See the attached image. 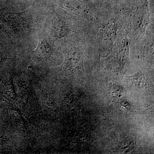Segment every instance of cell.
Wrapping results in <instances>:
<instances>
[{
	"instance_id": "2",
	"label": "cell",
	"mask_w": 154,
	"mask_h": 154,
	"mask_svg": "<svg viewBox=\"0 0 154 154\" xmlns=\"http://www.w3.org/2000/svg\"><path fill=\"white\" fill-rule=\"evenodd\" d=\"M51 29L53 35L58 38L66 37L70 31L67 23L60 17H55L54 19Z\"/></svg>"
},
{
	"instance_id": "4",
	"label": "cell",
	"mask_w": 154,
	"mask_h": 154,
	"mask_svg": "<svg viewBox=\"0 0 154 154\" xmlns=\"http://www.w3.org/2000/svg\"><path fill=\"white\" fill-rule=\"evenodd\" d=\"M149 14L146 13H139L134 14L133 17V23L135 29L141 30L145 29L148 24Z\"/></svg>"
},
{
	"instance_id": "5",
	"label": "cell",
	"mask_w": 154,
	"mask_h": 154,
	"mask_svg": "<svg viewBox=\"0 0 154 154\" xmlns=\"http://www.w3.org/2000/svg\"><path fill=\"white\" fill-rule=\"evenodd\" d=\"M128 80L131 82L132 85L139 87V88H143L146 85L145 77L142 73L140 72L129 77Z\"/></svg>"
},
{
	"instance_id": "3",
	"label": "cell",
	"mask_w": 154,
	"mask_h": 154,
	"mask_svg": "<svg viewBox=\"0 0 154 154\" xmlns=\"http://www.w3.org/2000/svg\"><path fill=\"white\" fill-rule=\"evenodd\" d=\"M34 52L39 57H48L52 54V48L46 40L41 39L39 40L38 46Z\"/></svg>"
},
{
	"instance_id": "1",
	"label": "cell",
	"mask_w": 154,
	"mask_h": 154,
	"mask_svg": "<svg viewBox=\"0 0 154 154\" xmlns=\"http://www.w3.org/2000/svg\"><path fill=\"white\" fill-rule=\"evenodd\" d=\"M118 25L114 21H110L101 29V38L103 45L106 48L113 45L117 36Z\"/></svg>"
}]
</instances>
